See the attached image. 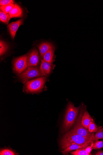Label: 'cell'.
Masks as SVG:
<instances>
[{
	"label": "cell",
	"instance_id": "6da1fadb",
	"mask_svg": "<svg viewBox=\"0 0 103 155\" xmlns=\"http://www.w3.org/2000/svg\"><path fill=\"white\" fill-rule=\"evenodd\" d=\"M97 140L96 138H89L83 137L71 130L63 137L61 140L60 145L64 150L73 144L84 145L90 144Z\"/></svg>",
	"mask_w": 103,
	"mask_h": 155
},
{
	"label": "cell",
	"instance_id": "7a4b0ae2",
	"mask_svg": "<svg viewBox=\"0 0 103 155\" xmlns=\"http://www.w3.org/2000/svg\"><path fill=\"white\" fill-rule=\"evenodd\" d=\"M80 107H76L72 104H68L63 125V129L65 132H67L74 125L77 118Z\"/></svg>",
	"mask_w": 103,
	"mask_h": 155
},
{
	"label": "cell",
	"instance_id": "3957f363",
	"mask_svg": "<svg viewBox=\"0 0 103 155\" xmlns=\"http://www.w3.org/2000/svg\"><path fill=\"white\" fill-rule=\"evenodd\" d=\"M47 81V78L42 77L28 81L25 83L24 89L27 93H39L43 89Z\"/></svg>",
	"mask_w": 103,
	"mask_h": 155
},
{
	"label": "cell",
	"instance_id": "277c9868",
	"mask_svg": "<svg viewBox=\"0 0 103 155\" xmlns=\"http://www.w3.org/2000/svg\"><path fill=\"white\" fill-rule=\"evenodd\" d=\"M84 111V108L81 107L80 113L77 117L74 126L71 130L78 134L85 137L95 138L93 133L90 132L88 129L85 128L82 124L81 120Z\"/></svg>",
	"mask_w": 103,
	"mask_h": 155
},
{
	"label": "cell",
	"instance_id": "5b68a950",
	"mask_svg": "<svg viewBox=\"0 0 103 155\" xmlns=\"http://www.w3.org/2000/svg\"><path fill=\"white\" fill-rule=\"evenodd\" d=\"M42 77L40 68L38 67H28L21 74L18 75V78L24 84L33 78Z\"/></svg>",
	"mask_w": 103,
	"mask_h": 155
},
{
	"label": "cell",
	"instance_id": "8992f818",
	"mask_svg": "<svg viewBox=\"0 0 103 155\" xmlns=\"http://www.w3.org/2000/svg\"><path fill=\"white\" fill-rule=\"evenodd\" d=\"M27 54L14 59L13 61V70L19 75L22 73L27 67Z\"/></svg>",
	"mask_w": 103,
	"mask_h": 155
},
{
	"label": "cell",
	"instance_id": "52a82bcc",
	"mask_svg": "<svg viewBox=\"0 0 103 155\" xmlns=\"http://www.w3.org/2000/svg\"><path fill=\"white\" fill-rule=\"evenodd\" d=\"M27 67H36L39 64L40 57L38 51L36 49H34L27 54Z\"/></svg>",
	"mask_w": 103,
	"mask_h": 155
},
{
	"label": "cell",
	"instance_id": "ba28073f",
	"mask_svg": "<svg viewBox=\"0 0 103 155\" xmlns=\"http://www.w3.org/2000/svg\"><path fill=\"white\" fill-rule=\"evenodd\" d=\"M24 20L21 19L15 22H13L8 25V28L11 37L13 39L15 38L17 32L20 26L23 23Z\"/></svg>",
	"mask_w": 103,
	"mask_h": 155
},
{
	"label": "cell",
	"instance_id": "9c48e42d",
	"mask_svg": "<svg viewBox=\"0 0 103 155\" xmlns=\"http://www.w3.org/2000/svg\"><path fill=\"white\" fill-rule=\"evenodd\" d=\"M53 66L52 63L47 62L43 60H41L40 70L42 77H48L51 72Z\"/></svg>",
	"mask_w": 103,
	"mask_h": 155
},
{
	"label": "cell",
	"instance_id": "30bf717a",
	"mask_svg": "<svg viewBox=\"0 0 103 155\" xmlns=\"http://www.w3.org/2000/svg\"><path fill=\"white\" fill-rule=\"evenodd\" d=\"M9 14L11 18H21L23 16V11L22 8L19 5L15 4Z\"/></svg>",
	"mask_w": 103,
	"mask_h": 155
},
{
	"label": "cell",
	"instance_id": "8fae6325",
	"mask_svg": "<svg viewBox=\"0 0 103 155\" xmlns=\"http://www.w3.org/2000/svg\"><path fill=\"white\" fill-rule=\"evenodd\" d=\"M41 57L51 49L54 48L53 45L49 42H43L38 46Z\"/></svg>",
	"mask_w": 103,
	"mask_h": 155
},
{
	"label": "cell",
	"instance_id": "7c38bea8",
	"mask_svg": "<svg viewBox=\"0 0 103 155\" xmlns=\"http://www.w3.org/2000/svg\"><path fill=\"white\" fill-rule=\"evenodd\" d=\"M93 143H94L90 144H87L84 145L73 144L69 146L64 150L63 151H62V153L63 154L65 155L68 153L70 152L73 150L85 148L88 146L91 145Z\"/></svg>",
	"mask_w": 103,
	"mask_h": 155
},
{
	"label": "cell",
	"instance_id": "4fadbf2b",
	"mask_svg": "<svg viewBox=\"0 0 103 155\" xmlns=\"http://www.w3.org/2000/svg\"><path fill=\"white\" fill-rule=\"evenodd\" d=\"M91 121H94V120L90 115L87 111L84 112L82 116L81 124L84 127L88 129L90 123Z\"/></svg>",
	"mask_w": 103,
	"mask_h": 155
},
{
	"label": "cell",
	"instance_id": "5bb4252c",
	"mask_svg": "<svg viewBox=\"0 0 103 155\" xmlns=\"http://www.w3.org/2000/svg\"><path fill=\"white\" fill-rule=\"evenodd\" d=\"M54 51V48H53L47 52L43 56V60L47 62L52 63L53 62Z\"/></svg>",
	"mask_w": 103,
	"mask_h": 155
},
{
	"label": "cell",
	"instance_id": "9a60e30c",
	"mask_svg": "<svg viewBox=\"0 0 103 155\" xmlns=\"http://www.w3.org/2000/svg\"><path fill=\"white\" fill-rule=\"evenodd\" d=\"M11 19L9 13H6L2 10L0 11V20L5 24H8Z\"/></svg>",
	"mask_w": 103,
	"mask_h": 155
},
{
	"label": "cell",
	"instance_id": "2e32d148",
	"mask_svg": "<svg viewBox=\"0 0 103 155\" xmlns=\"http://www.w3.org/2000/svg\"><path fill=\"white\" fill-rule=\"evenodd\" d=\"M8 46L5 42L3 40L0 41V55L2 56L7 51Z\"/></svg>",
	"mask_w": 103,
	"mask_h": 155
},
{
	"label": "cell",
	"instance_id": "e0dca14e",
	"mask_svg": "<svg viewBox=\"0 0 103 155\" xmlns=\"http://www.w3.org/2000/svg\"><path fill=\"white\" fill-rule=\"evenodd\" d=\"M71 154L72 155H90L91 153L87 152L85 150V148L79 149L76 150L75 151L71 152Z\"/></svg>",
	"mask_w": 103,
	"mask_h": 155
},
{
	"label": "cell",
	"instance_id": "ac0fdd59",
	"mask_svg": "<svg viewBox=\"0 0 103 155\" xmlns=\"http://www.w3.org/2000/svg\"><path fill=\"white\" fill-rule=\"evenodd\" d=\"M14 6V4H10L0 7L1 10L6 13H9Z\"/></svg>",
	"mask_w": 103,
	"mask_h": 155
},
{
	"label": "cell",
	"instance_id": "d6986e66",
	"mask_svg": "<svg viewBox=\"0 0 103 155\" xmlns=\"http://www.w3.org/2000/svg\"><path fill=\"white\" fill-rule=\"evenodd\" d=\"M98 130V128L94 123V122L91 121L88 126V130L92 133L96 132Z\"/></svg>",
	"mask_w": 103,
	"mask_h": 155
},
{
	"label": "cell",
	"instance_id": "ffe728a7",
	"mask_svg": "<svg viewBox=\"0 0 103 155\" xmlns=\"http://www.w3.org/2000/svg\"><path fill=\"white\" fill-rule=\"evenodd\" d=\"M95 137L97 140L100 139H103V128L101 126L98 128V130Z\"/></svg>",
	"mask_w": 103,
	"mask_h": 155
},
{
	"label": "cell",
	"instance_id": "44dd1931",
	"mask_svg": "<svg viewBox=\"0 0 103 155\" xmlns=\"http://www.w3.org/2000/svg\"><path fill=\"white\" fill-rule=\"evenodd\" d=\"M103 148V140L98 141L95 142L92 147L93 149H100Z\"/></svg>",
	"mask_w": 103,
	"mask_h": 155
},
{
	"label": "cell",
	"instance_id": "7402d4cb",
	"mask_svg": "<svg viewBox=\"0 0 103 155\" xmlns=\"http://www.w3.org/2000/svg\"><path fill=\"white\" fill-rule=\"evenodd\" d=\"M0 154L1 155H15L16 154L11 150L5 149L1 151Z\"/></svg>",
	"mask_w": 103,
	"mask_h": 155
},
{
	"label": "cell",
	"instance_id": "603a6c76",
	"mask_svg": "<svg viewBox=\"0 0 103 155\" xmlns=\"http://www.w3.org/2000/svg\"><path fill=\"white\" fill-rule=\"evenodd\" d=\"M10 4H14V2L12 0H1L0 1V5L3 6Z\"/></svg>",
	"mask_w": 103,
	"mask_h": 155
},
{
	"label": "cell",
	"instance_id": "cb8c5ba5",
	"mask_svg": "<svg viewBox=\"0 0 103 155\" xmlns=\"http://www.w3.org/2000/svg\"><path fill=\"white\" fill-rule=\"evenodd\" d=\"M94 143L91 145L85 148V150L88 152L91 153V152L92 149V147Z\"/></svg>",
	"mask_w": 103,
	"mask_h": 155
},
{
	"label": "cell",
	"instance_id": "d4e9b609",
	"mask_svg": "<svg viewBox=\"0 0 103 155\" xmlns=\"http://www.w3.org/2000/svg\"><path fill=\"white\" fill-rule=\"evenodd\" d=\"M95 155H103V151H99L97 152Z\"/></svg>",
	"mask_w": 103,
	"mask_h": 155
}]
</instances>
